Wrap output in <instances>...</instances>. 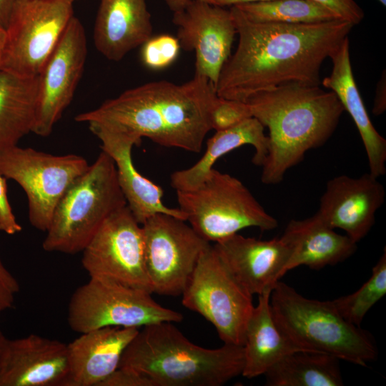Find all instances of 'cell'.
<instances>
[{
    "label": "cell",
    "mask_w": 386,
    "mask_h": 386,
    "mask_svg": "<svg viewBox=\"0 0 386 386\" xmlns=\"http://www.w3.org/2000/svg\"><path fill=\"white\" fill-rule=\"evenodd\" d=\"M230 11L238 44L215 86L219 97L245 102L280 85L320 86V69L355 26L343 19L313 24L254 22Z\"/></svg>",
    "instance_id": "6da1fadb"
},
{
    "label": "cell",
    "mask_w": 386,
    "mask_h": 386,
    "mask_svg": "<svg viewBox=\"0 0 386 386\" xmlns=\"http://www.w3.org/2000/svg\"><path fill=\"white\" fill-rule=\"evenodd\" d=\"M217 96L214 84L197 74L182 84L151 81L106 100L95 109L76 115L75 120L198 153L212 129L210 112Z\"/></svg>",
    "instance_id": "7a4b0ae2"
},
{
    "label": "cell",
    "mask_w": 386,
    "mask_h": 386,
    "mask_svg": "<svg viewBox=\"0 0 386 386\" xmlns=\"http://www.w3.org/2000/svg\"><path fill=\"white\" fill-rule=\"evenodd\" d=\"M245 102L252 117L269 129L261 181L280 183L306 152L324 145L345 109L336 94L320 86L290 83L257 93Z\"/></svg>",
    "instance_id": "3957f363"
},
{
    "label": "cell",
    "mask_w": 386,
    "mask_h": 386,
    "mask_svg": "<svg viewBox=\"0 0 386 386\" xmlns=\"http://www.w3.org/2000/svg\"><path fill=\"white\" fill-rule=\"evenodd\" d=\"M244 347L208 349L190 342L173 322L143 327L124 350L119 367L136 371L153 386H222L242 375Z\"/></svg>",
    "instance_id": "277c9868"
},
{
    "label": "cell",
    "mask_w": 386,
    "mask_h": 386,
    "mask_svg": "<svg viewBox=\"0 0 386 386\" xmlns=\"http://www.w3.org/2000/svg\"><path fill=\"white\" fill-rule=\"evenodd\" d=\"M269 302L277 327L300 350L327 353L362 367L376 359L372 335L346 321L332 301L306 298L279 280Z\"/></svg>",
    "instance_id": "5b68a950"
},
{
    "label": "cell",
    "mask_w": 386,
    "mask_h": 386,
    "mask_svg": "<svg viewBox=\"0 0 386 386\" xmlns=\"http://www.w3.org/2000/svg\"><path fill=\"white\" fill-rule=\"evenodd\" d=\"M126 205L114 162L102 150L59 201L43 249L69 254L81 252L104 221Z\"/></svg>",
    "instance_id": "8992f818"
},
{
    "label": "cell",
    "mask_w": 386,
    "mask_h": 386,
    "mask_svg": "<svg viewBox=\"0 0 386 386\" xmlns=\"http://www.w3.org/2000/svg\"><path fill=\"white\" fill-rule=\"evenodd\" d=\"M176 194L186 221L209 242L248 227L267 231L278 226L277 220L239 179L214 168L199 186L176 191Z\"/></svg>",
    "instance_id": "52a82bcc"
},
{
    "label": "cell",
    "mask_w": 386,
    "mask_h": 386,
    "mask_svg": "<svg viewBox=\"0 0 386 386\" xmlns=\"http://www.w3.org/2000/svg\"><path fill=\"white\" fill-rule=\"evenodd\" d=\"M151 295L111 279L89 277L70 298L68 324L81 334L104 327L139 328L182 321L180 312L162 307Z\"/></svg>",
    "instance_id": "ba28073f"
},
{
    "label": "cell",
    "mask_w": 386,
    "mask_h": 386,
    "mask_svg": "<svg viewBox=\"0 0 386 386\" xmlns=\"http://www.w3.org/2000/svg\"><path fill=\"white\" fill-rule=\"evenodd\" d=\"M182 295V305L209 322L224 344L244 345L253 295L237 282L213 245L202 253Z\"/></svg>",
    "instance_id": "9c48e42d"
},
{
    "label": "cell",
    "mask_w": 386,
    "mask_h": 386,
    "mask_svg": "<svg viewBox=\"0 0 386 386\" xmlns=\"http://www.w3.org/2000/svg\"><path fill=\"white\" fill-rule=\"evenodd\" d=\"M76 0H16L0 52L1 69L37 76L71 19Z\"/></svg>",
    "instance_id": "30bf717a"
},
{
    "label": "cell",
    "mask_w": 386,
    "mask_h": 386,
    "mask_svg": "<svg viewBox=\"0 0 386 386\" xmlns=\"http://www.w3.org/2000/svg\"><path fill=\"white\" fill-rule=\"evenodd\" d=\"M79 155H53L17 145L0 151V172L24 191L30 224L46 232L54 209L71 183L88 168Z\"/></svg>",
    "instance_id": "8fae6325"
},
{
    "label": "cell",
    "mask_w": 386,
    "mask_h": 386,
    "mask_svg": "<svg viewBox=\"0 0 386 386\" xmlns=\"http://www.w3.org/2000/svg\"><path fill=\"white\" fill-rule=\"evenodd\" d=\"M186 222L159 213L141 224L145 266L152 293L182 295L199 257L210 245Z\"/></svg>",
    "instance_id": "7c38bea8"
},
{
    "label": "cell",
    "mask_w": 386,
    "mask_h": 386,
    "mask_svg": "<svg viewBox=\"0 0 386 386\" xmlns=\"http://www.w3.org/2000/svg\"><path fill=\"white\" fill-rule=\"evenodd\" d=\"M81 252V264L89 277L111 279L152 294L142 225L127 205L104 221Z\"/></svg>",
    "instance_id": "4fadbf2b"
},
{
    "label": "cell",
    "mask_w": 386,
    "mask_h": 386,
    "mask_svg": "<svg viewBox=\"0 0 386 386\" xmlns=\"http://www.w3.org/2000/svg\"><path fill=\"white\" fill-rule=\"evenodd\" d=\"M165 1L173 12L180 47L195 52V74L215 87L237 34L230 9L202 0Z\"/></svg>",
    "instance_id": "5bb4252c"
},
{
    "label": "cell",
    "mask_w": 386,
    "mask_h": 386,
    "mask_svg": "<svg viewBox=\"0 0 386 386\" xmlns=\"http://www.w3.org/2000/svg\"><path fill=\"white\" fill-rule=\"evenodd\" d=\"M86 56L84 28L74 16L38 75L33 133L40 137L51 134L72 101L84 71Z\"/></svg>",
    "instance_id": "9a60e30c"
},
{
    "label": "cell",
    "mask_w": 386,
    "mask_h": 386,
    "mask_svg": "<svg viewBox=\"0 0 386 386\" xmlns=\"http://www.w3.org/2000/svg\"><path fill=\"white\" fill-rule=\"evenodd\" d=\"M385 198L384 186L370 172L357 178L342 174L327 182L316 213L329 227L344 230L357 243L372 229Z\"/></svg>",
    "instance_id": "2e32d148"
},
{
    "label": "cell",
    "mask_w": 386,
    "mask_h": 386,
    "mask_svg": "<svg viewBox=\"0 0 386 386\" xmlns=\"http://www.w3.org/2000/svg\"><path fill=\"white\" fill-rule=\"evenodd\" d=\"M213 247L232 274L252 295L272 290L286 274L291 254L282 237L262 240L236 233Z\"/></svg>",
    "instance_id": "e0dca14e"
},
{
    "label": "cell",
    "mask_w": 386,
    "mask_h": 386,
    "mask_svg": "<svg viewBox=\"0 0 386 386\" xmlns=\"http://www.w3.org/2000/svg\"><path fill=\"white\" fill-rule=\"evenodd\" d=\"M91 132L102 142L101 149L114 160L120 189L127 205L136 220L142 224L150 217L167 214L186 221L179 208L164 204L162 187L142 176L135 168L132 157L134 145L141 142L137 136L96 123L88 124Z\"/></svg>",
    "instance_id": "ac0fdd59"
},
{
    "label": "cell",
    "mask_w": 386,
    "mask_h": 386,
    "mask_svg": "<svg viewBox=\"0 0 386 386\" xmlns=\"http://www.w3.org/2000/svg\"><path fill=\"white\" fill-rule=\"evenodd\" d=\"M67 344L36 334L9 340L0 371V386H65Z\"/></svg>",
    "instance_id": "d6986e66"
},
{
    "label": "cell",
    "mask_w": 386,
    "mask_h": 386,
    "mask_svg": "<svg viewBox=\"0 0 386 386\" xmlns=\"http://www.w3.org/2000/svg\"><path fill=\"white\" fill-rule=\"evenodd\" d=\"M139 328L104 327L67 344L69 375L65 386H99L118 367Z\"/></svg>",
    "instance_id": "ffe728a7"
},
{
    "label": "cell",
    "mask_w": 386,
    "mask_h": 386,
    "mask_svg": "<svg viewBox=\"0 0 386 386\" xmlns=\"http://www.w3.org/2000/svg\"><path fill=\"white\" fill-rule=\"evenodd\" d=\"M152 30L145 0H101L94 43L107 59L119 61L151 38Z\"/></svg>",
    "instance_id": "44dd1931"
},
{
    "label": "cell",
    "mask_w": 386,
    "mask_h": 386,
    "mask_svg": "<svg viewBox=\"0 0 386 386\" xmlns=\"http://www.w3.org/2000/svg\"><path fill=\"white\" fill-rule=\"evenodd\" d=\"M330 58L332 62L330 74L322 84L332 91L345 111L355 122L367 154L370 173L379 178L386 173V140L373 126L353 76L349 38H345Z\"/></svg>",
    "instance_id": "7402d4cb"
},
{
    "label": "cell",
    "mask_w": 386,
    "mask_h": 386,
    "mask_svg": "<svg viewBox=\"0 0 386 386\" xmlns=\"http://www.w3.org/2000/svg\"><path fill=\"white\" fill-rule=\"evenodd\" d=\"M291 249L286 272L301 265L321 269L345 261L357 250V243L337 233L315 213L304 219H291L282 235Z\"/></svg>",
    "instance_id": "603a6c76"
},
{
    "label": "cell",
    "mask_w": 386,
    "mask_h": 386,
    "mask_svg": "<svg viewBox=\"0 0 386 386\" xmlns=\"http://www.w3.org/2000/svg\"><path fill=\"white\" fill-rule=\"evenodd\" d=\"M264 127L252 117L229 129L216 131L207 142L202 157L189 168L174 172L170 184L176 191L192 190L199 186L209 176L213 165L222 156L243 145L254 148L252 163L261 167L267 157L268 137Z\"/></svg>",
    "instance_id": "cb8c5ba5"
},
{
    "label": "cell",
    "mask_w": 386,
    "mask_h": 386,
    "mask_svg": "<svg viewBox=\"0 0 386 386\" xmlns=\"http://www.w3.org/2000/svg\"><path fill=\"white\" fill-rule=\"evenodd\" d=\"M271 292L267 290L258 295V304L254 307L247 324L242 375L248 379L264 375L283 357L300 350L277 327L271 310Z\"/></svg>",
    "instance_id": "d4e9b609"
},
{
    "label": "cell",
    "mask_w": 386,
    "mask_h": 386,
    "mask_svg": "<svg viewBox=\"0 0 386 386\" xmlns=\"http://www.w3.org/2000/svg\"><path fill=\"white\" fill-rule=\"evenodd\" d=\"M37 93L38 76L22 77L0 69V151L32 132Z\"/></svg>",
    "instance_id": "484cf974"
},
{
    "label": "cell",
    "mask_w": 386,
    "mask_h": 386,
    "mask_svg": "<svg viewBox=\"0 0 386 386\" xmlns=\"http://www.w3.org/2000/svg\"><path fill=\"white\" fill-rule=\"evenodd\" d=\"M267 386L343 385L340 360L327 353L296 350L271 366L264 374Z\"/></svg>",
    "instance_id": "4316f807"
},
{
    "label": "cell",
    "mask_w": 386,
    "mask_h": 386,
    "mask_svg": "<svg viewBox=\"0 0 386 386\" xmlns=\"http://www.w3.org/2000/svg\"><path fill=\"white\" fill-rule=\"evenodd\" d=\"M234 6L254 22L313 24L341 19L327 8L311 0H269Z\"/></svg>",
    "instance_id": "83f0119b"
},
{
    "label": "cell",
    "mask_w": 386,
    "mask_h": 386,
    "mask_svg": "<svg viewBox=\"0 0 386 386\" xmlns=\"http://www.w3.org/2000/svg\"><path fill=\"white\" fill-rule=\"evenodd\" d=\"M386 294V250L373 267L370 277L355 292L332 300L340 315L360 327L372 307Z\"/></svg>",
    "instance_id": "f1b7e54d"
},
{
    "label": "cell",
    "mask_w": 386,
    "mask_h": 386,
    "mask_svg": "<svg viewBox=\"0 0 386 386\" xmlns=\"http://www.w3.org/2000/svg\"><path fill=\"white\" fill-rule=\"evenodd\" d=\"M141 46V60L152 70H162L170 66L177 59L181 48L178 39L169 34L152 36Z\"/></svg>",
    "instance_id": "f546056e"
},
{
    "label": "cell",
    "mask_w": 386,
    "mask_h": 386,
    "mask_svg": "<svg viewBox=\"0 0 386 386\" xmlns=\"http://www.w3.org/2000/svg\"><path fill=\"white\" fill-rule=\"evenodd\" d=\"M252 117L251 109L247 102L217 96L210 112V126L212 129L222 131Z\"/></svg>",
    "instance_id": "4dcf8cb0"
},
{
    "label": "cell",
    "mask_w": 386,
    "mask_h": 386,
    "mask_svg": "<svg viewBox=\"0 0 386 386\" xmlns=\"http://www.w3.org/2000/svg\"><path fill=\"white\" fill-rule=\"evenodd\" d=\"M332 12L340 19L348 21L354 25L363 19L365 14L361 7L354 0H311Z\"/></svg>",
    "instance_id": "1f68e13d"
},
{
    "label": "cell",
    "mask_w": 386,
    "mask_h": 386,
    "mask_svg": "<svg viewBox=\"0 0 386 386\" xmlns=\"http://www.w3.org/2000/svg\"><path fill=\"white\" fill-rule=\"evenodd\" d=\"M22 229L12 212L8 197L6 178L0 172V230L13 235Z\"/></svg>",
    "instance_id": "d6a6232c"
},
{
    "label": "cell",
    "mask_w": 386,
    "mask_h": 386,
    "mask_svg": "<svg viewBox=\"0 0 386 386\" xmlns=\"http://www.w3.org/2000/svg\"><path fill=\"white\" fill-rule=\"evenodd\" d=\"M99 386H153L143 375L128 368L118 367Z\"/></svg>",
    "instance_id": "836d02e7"
},
{
    "label": "cell",
    "mask_w": 386,
    "mask_h": 386,
    "mask_svg": "<svg viewBox=\"0 0 386 386\" xmlns=\"http://www.w3.org/2000/svg\"><path fill=\"white\" fill-rule=\"evenodd\" d=\"M385 109H386V76H385V70H384L382 73L380 79L377 84L372 112L375 115L378 116L383 114Z\"/></svg>",
    "instance_id": "e575fe53"
},
{
    "label": "cell",
    "mask_w": 386,
    "mask_h": 386,
    "mask_svg": "<svg viewBox=\"0 0 386 386\" xmlns=\"http://www.w3.org/2000/svg\"><path fill=\"white\" fill-rule=\"evenodd\" d=\"M0 285L13 294L19 292L20 285L18 280L6 269L0 259Z\"/></svg>",
    "instance_id": "d590c367"
},
{
    "label": "cell",
    "mask_w": 386,
    "mask_h": 386,
    "mask_svg": "<svg viewBox=\"0 0 386 386\" xmlns=\"http://www.w3.org/2000/svg\"><path fill=\"white\" fill-rule=\"evenodd\" d=\"M16 0H0V26L6 29Z\"/></svg>",
    "instance_id": "8d00e7d4"
},
{
    "label": "cell",
    "mask_w": 386,
    "mask_h": 386,
    "mask_svg": "<svg viewBox=\"0 0 386 386\" xmlns=\"http://www.w3.org/2000/svg\"><path fill=\"white\" fill-rule=\"evenodd\" d=\"M14 302V294L0 285V315L11 308Z\"/></svg>",
    "instance_id": "74e56055"
},
{
    "label": "cell",
    "mask_w": 386,
    "mask_h": 386,
    "mask_svg": "<svg viewBox=\"0 0 386 386\" xmlns=\"http://www.w3.org/2000/svg\"><path fill=\"white\" fill-rule=\"evenodd\" d=\"M269 0H212L214 5H217L219 6H236L242 4L258 2V1H264Z\"/></svg>",
    "instance_id": "f35d334b"
},
{
    "label": "cell",
    "mask_w": 386,
    "mask_h": 386,
    "mask_svg": "<svg viewBox=\"0 0 386 386\" xmlns=\"http://www.w3.org/2000/svg\"><path fill=\"white\" fill-rule=\"evenodd\" d=\"M8 341L9 339L5 336L3 332L0 330V371L1 369Z\"/></svg>",
    "instance_id": "ab89813d"
},
{
    "label": "cell",
    "mask_w": 386,
    "mask_h": 386,
    "mask_svg": "<svg viewBox=\"0 0 386 386\" xmlns=\"http://www.w3.org/2000/svg\"><path fill=\"white\" fill-rule=\"evenodd\" d=\"M6 37L5 29L0 26V52L4 46Z\"/></svg>",
    "instance_id": "60d3db41"
},
{
    "label": "cell",
    "mask_w": 386,
    "mask_h": 386,
    "mask_svg": "<svg viewBox=\"0 0 386 386\" xmlns=\"http://www.w3.org/2000/svg\"><path fill=\"white\" fill-rule=\"evenodd\" d=\"M382 5L385 6L386 5V0H377Z\"/></svg>",
    "instance_id": "b9f144b4"
},
{
    "label": "cell",
    "mask_w": 386,
    "mask_h": 386,
    "mask_svg": "<svg viewBox=\"0 0 386 386\" xmlns=\"http://www.w3.org/2000/svg\"><path fill=\"white\" fill-rule=\"evenodd\" d=\"M202 1H206V2H208V3H210V4H213L212 0H202Z\"/></svg>",
    "instance_id": "7bdbcfd3"
},
{
    "label": "cell",
    "mask_w": 386,
    "mask_h": 386,
    "mask_svg": "<svg viewBox=\"0 0 386 386\" xmlns=\"http://www.w3.org/2000/svg\"><path fill=\"white\" fill-rule=\"evenodd\" d=\"M0 69H1V64H0Z\"/></svg>",
    "instance_id": "ee69618b"
}]
</instances>
